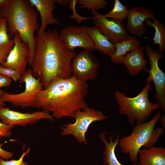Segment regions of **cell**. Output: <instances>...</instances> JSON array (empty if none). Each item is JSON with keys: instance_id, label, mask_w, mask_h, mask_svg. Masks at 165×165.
Segmentation results:
<instances>
[{"instance_id": "obj_1", "label": "cell", "mask_w": 165, "mask_h": 165, "mask_svg": "<svg viewBox=\"0 0 165 165\" xmlns=\"http://www.w3.org/2000/svg\"><path fill=\"white\" fill-rule=\"evenodd\" d=\"M36 48L31 65L32 75L45 89L54 79L71 77L72 61L76 53L67 49L57 30L48 29L35 36Z\"/></svg>"}, {"instance_id": "obj_2", "label": "cell", "mask_w": 165, "mask_h": 165, "mask_svg": "<svg viewBox=\"0 0 165 165\" xmlns=\"http://www.w3.org/2000/svg\"><path fill=\"white\" fill-rule=\"evenodd\" d=\"M88 92L86 82L72 76L57 78L36 96L34 107L51 112L57 119L74 118L76 112L88 108L85 97Z\"/></svg>"}, {"instance_id": "obj_3", "label": "cell", "mask_w": 165, "mask_h": 165, "mask_svg": "<svg viewBox=\"0 0 165 165\" xmlns=\"http://www.w3.org/2000/svg\"><path fill=\"white\" fill-rule=\"evenodd\" d=\"M0 13L2 17L7 19L11 35L14 36L17 32L28 46L30 51L29 63L31 66L36 48L34 34L40 26L37 20V10L29 0H11L7 7L0 8Z\"/></svg>"}, {"instance_id": "obj_4", "label": "cell", "mask_w": 165, "mask_h": 165, "mask_svg": "<svg viewBox=\"0 0 165 165\" xmlns=\"http://www.w3.org/2000/svg\"><path fill=\"white\" fill-rule=\"evenodd\" d=\"M146 84L136 96L129 97L123 93L116 90L115 97L119 107V113L125 115L129 123L134 126L135 123L144 122L152 113L160 108L156 103L151 102L148 93L152 89L151 82L145 81Z\"/></svg>"}, {"instance_id": "obj_5", "label": "cell", "mask_w": 165, "mask_h": 165, "mask_svg": "<svg viewBox=\"0 0 165 165\" xmlns=\"http://www.w3.org/2000/svg\"><path fill=\"white\" fill-rule=\"evenodd\" d=\"M160 117V113L158 112L149 121L136 123L129 135L119 139L118 145L121 152L128 154L131 161L136 163L139 150L148 142Z\"/></svg>"}, {"instance_id": "obj_6", "label": "cell", "mask_w": 165, "mask_h": 165, "mask_svg": "<svg viewBox=\"0 0 165 165\" xmlns=\"http://www.w3.org/2000/svg\"><path fill=\"white\" fill-rule=\"evenodd\" d=\"M19 82L25 83L24 91L18 94L3 91L1 96L2 100L22 108L34 107L36 96L43 89L42 84L39 79L33 76L32 70L30 69L26 70L21 76Z\"/></svg>"}, {"instance_id": "obj_7", "label": "cell", "mask_w": 165, "mask_h": 165, "mask_svg": "<svg viewBox=\"0 0 165 165\" xmlns=\"http://www.w3.org/2000/svg\"><path fill=\"white\" fill-rule=\"evenodd\" d=\"M107 117L101 111L92 108L88 107L82 111L79 110L75 114V122L64 125L61 128L63 131L61 135L72 134L79 143L83 142L85 144L87 145L85 134L90 126L93 122L104 120Z\"/></svg>"}, {"instance_id": "obj_8", "label": "cell", "mask_w": 165, "mask_h": 165, "mask_svg": "<svg viewBox=\"0 0 165 165\" xmlns=\"http://www.w3.org/2000/svg\"><path fill=\"white\" fill-rule=\"evenodd\" d=\"M150 64V68L145 71L148 73L146 80L152 82L155 93L153 99L162 111H165V73L160 68L158 62L163 57L164 54L158 50H154L147 45L145 51Z\"/></svg>"}, {"instance_id": "obj_9", "label": "cell", "mask_w": 165, "mask_h": 165, "mask_svg": "<svg viewBox=\"0 0 165 165\" xmlns=\"http://www.w3.org/2000/svg\"><path fill=\"white\" fill-rule=\"evenodd\" d=\"M92 52L84 50L76 54L71 63L72 77L86 82L95 79L100 65Z\"/></svg>"}, {"instance_id": "obj_10", "label": "cell", "mask_w": 165, "mask_h": 165, "mask_svg": "<svg viewBox=\"0 0 165 165\" xmlns=\"http://www.w3.org/2000/svg\"><path fill=\"white\" fill-rule=\"evenodd\" d=\"M60 37L68 49L74 51L79 47L91 52L95 50L94 45L86 25L77 27L72 25L61 30Z\"/></svg>"}, {"instance_id": "obj_11", "label": "cell", "mask_w": 165, "mask_h": 165, "mask_svg": "<svg viewBox=\"0 0 165 165\" xmlns=\"http://www.w3.org/2000/svg\"><path fill=\"white\" fill-rule=\"evenodd\" d=\"M91 13L95 25L112 43L115 44L131 36L123 22L104 17L97 10H92Z\"/></svg>"}, {"instance_id": "obj_12", "label": "cell", "mask_w": 165, "mask_h": 165, "mask_svg": "<svg viewBox=\"0 0 165 165\" xmlns=\"http://www.w3.org/2000/svg\"><path fill=\"white\" fill-rule=\"evenodd\" d=\"M14 45L9 52L6 61L2 65L4 68L17 71L21 76L26 71L30 57V51L28 45L22 40L16 32L13 39Z\"/></svg>"}, {"instance_id": "obj_13", "label": "cell", "mask_w": 165, "mask_h": 165, "mask_svg": "<svg viewBox=\"0 0 165 165\" xmlns=\"http://www.w3.org/2000/svg\"><path fill=\"white\" fill-rule=\"evenodd\" d=\"M42 119L54 121L53 116L46 111L23 113L11 110L9 108L0 106V120L7 125L24 127L28 124L35 123Z\"/></svg>"}, {"instance_id": "obj_14", "label": "cell", "mask_w": 165, "mask_h": 165, "mask_svg": "<svg viewBox=\"0 0 165 165\" xmlns=\"http://www.w3.org/2000/svg\"><path fill=\"white\" fill-rule=\"evenodd\" d=\"M155 17L154 13L149 8L134 6L129 10L126 29L130 33L138 37H141L146 30L145 20H152Z\"/></svg>"}, {"instance_id": "obj_15", "label": "cell", "mask_w": 165, "mask_h": 165, "mask_svg": "<svg viewBox=\"0 0 165 165\" xmlns=\"http://www.w3.org/2000/svg\"><path fill=\"white\" fill-rule=\"evenodd\" d=\"M30 3L39 13L41 19L39 29L37 35L42 34L46 31L48 25L60 24L57 19L55 18L53 15V11L55 8V0H29Z\"/></svg>"}, {"instance_id": "obj_16", "label": "cell", "mask_w": 165, "mask_h": 165, "mask_svg": "<svg viewBox=\"0 0 165 165\" xmlns=\"http://www.w3.org/2000/svg\"><path fill=\"white\" fill-rule=\"evenodd\" d=\"M122 63L125 65L128 73L132 76L143 70L145 71L148 62L145 59L144 48L140 45L127 53L123 57Z\"/></svg>"}, {"instance_id": "obj_17", "label": "cell", "mask_w": 165, "mask_h": 165, "mask_svg": "<svg viewBox=\"0 0 165 165\" xmlns=\"http://www.w3.org/2000/svg\"><path fill=\"white\" fill-rule=\"evenodd\" d=\"M140 165H165V148L154 146L139 150Z\"/></svg>"}, {"instance_id": "obj_18", "label": "cell", "mask_w": 165, "mask_h": 165, "mask_svg": "<svg viewBox=\"0 0 165 165\" xmlns=\"http://www.w3.org/2000/svg\"><path fill=\"white\" fill-rule=\"evenodd\" d=\"M88 31L94 42L95 50L110 56L114 53L116 50L114 44L102 33L97 26L95 25L88 27Z\"/></svg>"}, {"instance_id": "obj_19", "label": "cell", "mask_w": 165, "mask_h": 165, "mask_svg": "<svg viewBox=\"0 0 165 165\" xmlns=\"http://www.w3.org/2000/svg\"><path fill=\"white\" fill-rule=\"evenodd\" d=\"M141 42L135 36H131L114 44L116 50L110 56L112 61L115 64H122V60L128 52L136 49L140 45Z\"/></svg>"}, {"instance_id": "obj_20", "label": "cell", "mask_w": 165, "mask_h": 165, "mask_svg": "<svg viewBox=\"0 0 165 165\" xmlns=\"http://www.w3.org/2000/svg\"><path fill=\"white\" fill-rule=\"evenodd\" d=\"M101 141L105 145L104 150L103 152L105 156L104 163L105 165H123L120 163L117 158L115 152L116 146L118 145L119 137L118 136L114 139L110 136L109 137V141L106 139L104 133H101L99 135Z\"/></svg>"}, {"instance_id": "obj_21", "label": "cell", "mask_w": 165, "mask_h": 165, "mask_svg": "<svg viewBox=\"0 0 165 165\" xmlns=\"http://www.w3.org/2000/svg\"><path fill=\"white\" fill-rule=\"evenodd\" d=\"M147 19L145 21V25L154 28L155 29L154 37L152 45H157L159 51L163 52L165 50V26L156 17L152 19Z\"/></svg>"}, {"instance_id": "obj_22", "label": "cell", "mask_w": 165, "mask_h": 165, "mask_svg": "<svg viewBox=\"0 0 165 165\" xmlns=\"http://www.w3.org/2000/svg\"><path fill=\"white\" fill-rule=\"evenodd\" d=\"M129 10L127 6L123 5L119 0H115L112 9L102 15L108 18L123 22L127 18Z\"/></svg>"}, {"instance_id": "obj_23", "label": "cell", "mask_w": 165, "mask_h": 165, "mask_svg": "<svg viewBox=\"0 0 165 165\" xmlns=\"http://www.w3.org/2000/svg\"><path fill=\"white\" fill-rule=\"evenodd\" d=\"M77 4L79 8L97 11L105 9L108 5L107 2L104 0H79Z\"/></svg>"}, {"instance_id": "obj_24", "label": "cell", "mask_w": 165, "mask_h": 165, "mask_svg": "<svg viewBox=\"0 0 165 165\" xmlns=\"http://www.w3.org/2000/svg\"><path fill=\"white\" fill-rule=\"evenodd\" d=\"M7 20L2 17L0 20V48L8 46L14 43L13 39H9L7 28Z\"/></svg>"}, {"instance_id": "obj_25", "label": "cell", "mask_w": 165, "mask_h": 165, "mask_svg": "<svg viewBox=\"0 0 165 165\" xmlns=\"http://www.w3.org/2000/svg\"><path fill=\"white\" fill-rule=\"evenodd\" d=\"M163 132L164 130L163 128L155 127L148 142L143 147V148H148L154 146L157 142L159 138L163 134Z\"/></svg>"}, {"instance_id": "obj_26", "label": "cell", "mask_w": 165, "mask_h": 165, "mask_svg": "<svg viewBox=\"0 0 165 165\" xmlns=\"http://www.w3.org/2000/svg\"><path fill=\"white\" fill-rule=\"evenodd\" d=\"M30 150L28 148L25 152L23 150L22 155L17 160H5L0 158V165H28L27 163L24 161L23 159L24 156L28 154Z\"/></svg>"}, {"instance_id": "obj_27", "label": "cell", "mask_w": 165, "mask_h": 165, "mask_svg": "<svg viewBox=\"0 0 165 165\" xmlns=\"http://www.w3.org/2000/svg\"><path fill=\"white\" fill-rule=\"evenodd\" d=\"M0 74L5 75L14 81L16 82L20 79L21 75L16 71L10 68H4L0 65Z\"/></svg>"}, {"instance_id": "obj_28", "label": "cell", "mask_w": 165, "mask_h": 165, "mask_svg": "<svg viewBox=\"0 0 165 165\" xmlns=\"http://www.w3.org/2000/svg\"><path fill=\"white\" fill-rule=\"evenodd\" d=\"M15 126L7 125L0 121V141L2 137H9L11 136L12 132L11 130Z\"/></svg>"}, {"instance_id": "obj_29", "label": "cell", "mask_w": 165, "mask_h": 165, "mask_svg": "<svg viewBox=\"0 0 165 165\" xmlns=\"http://www.w3.org/2000/svg\"><path fill=\"white\" fill-rule=\"evenodd\" d=\"M78 0H70L69 3V7L74 12L73 15L70 16L71 19H76L77 23L79 24L82 20L89 19L92 18V17H85L79 15L76 12L75 6L77 3Z\"/></svg>"}, {"instance_id": "obj_30", "label": "cell", "mask_w": 165, "mask_h": 165, "mask_svg": "<svg viewBox=\"0 0 165 165\" xmlns=\"http://www.w3.org/2000/svg\"><path fill=\"white\" fill-rule=\"evenodd\" d=\"M14 45V43L6 47L0 48V64H2L5 62L9 52Z\"/></svg>"}, {"instance_id": "obj_31", "label": "cell", "mask_w": 165, "mask_h": 165, "mask_svg": "<svg viewBox=\"0 0 165 165\" xmlns=\"http://www.w3.org/2000/svg\"><path fill=\"white\" fill-rule=\"evenodd\" d=\"M12 79L9 77L0 74V89L9 86L11 84Z\"/></svg>"}, {"instance_id": "obj_32", "label": "cell", "mask_w": 165, "mask_h": 165, "mask_svg": "<svg viewBox=\"0 0 165 165\" xmlns=\"http://www.w3.org/2000/svg\"><path fill=\"white\" fill-rule=\"evenodd\" d=\"M2 144H0V158L5 160H8L13 156V153L10 151H6L2 148Z\"/></svg>"}, {"instance_id": "obj_33", "label": "cell", "mask_w": 165, "mask_h": 165, "mask_svg": "<svg viewBox=\"0 0 165 165\" xmlns=\"http://www.w3.org/2000/svg\"><path fill=\"white\" fill-rule=\"evenodd\" d=\"M11 0H0V8H5L9 5Z\"/></svg>"}, {"instance_id": "obj_34", "label": "cell", "mask_w": 165, "mask_h": 165, "mask_svg": "<svg viewBox=\"0 0 165 165\" xmlns=\"http://www.w3.org/2000/svg\"><path fill=\"white\" fill-rule=\"evenodd\" d=\"M70 0H55V2L57 3L60 5L66 6L69 4Z\"/></svg>"}, {"instance_id": "obj_35", "label": "cell", "mask_w": 165, "mask_h": 165, "mask_svg": "<svg viewBox=\"0 0 165 165\" xmlns=\"http://www.w3.org/2000/svg\"><path fill=\"white\" fill-rule=\"evenodd\" d=\"M160 122L161 124L163 126V128H165V115H163L160 117Z\"/></svg>"}, {"instance_id": "obj_36", "label": "cell", "mask_w": 165, "mask_h": 165, "mask_svg": "<svg viewBox=\"0 0 165 165\" xmlns=\"http://www.w3.org/2000/svg\"><path fill=\"white\" fill-rule=\"evenodd\" d=\"M3 91H4L2 89L0 90V106H4L5 105V102L2 101L1 99V96Z\"/></svg>"}, {"instance_id": "obj_37", "label": "cell", "mask_w": 165, "mask_h": 165, "mask_svg": "<svg viewBox=\"0 0 165 165\" xmlns=\"http://www.w3.org/2000/svg\"><path fill=\"white\" fill-rule=\"evenodd\" d=\"M133 165H140L139 164H137L136 163H134Z\"/></svg>"}, {"instance_id": "obj_38", "label": "cell", "mask_w": 165, "mask_h": 165, "mask_svg": "<svg viewBox=\"0 0 165 165\" xmlns=\"http://www.w3.org/2000/svg\"><path fill=\"white\" fill-rule=\"evenodd\" d=\"M2 18V16H1V14L0 13V20Z\"/></svg>"}]
</instances>
